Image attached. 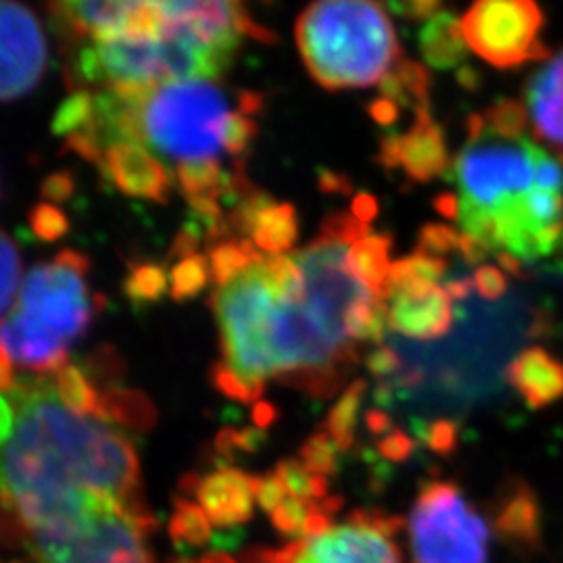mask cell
<instances>
[{
  "instance_id": "d6986e66",
  "label": "cell",
  "mask_w": 563,
  "mask_h": 563,
  "mask_svg": "<svg viewBox=\"0 0 563 563\" xmlns=\"http://www.w3.org/2000/svg\"><path fill=\"white\" fill-rule=\"evenodd\" d=\"M507 380L532 409L563 399V363L539 346L526 349L511 362Z\"/></svg>"
},
{
  "instance_id": "5b68a950",
  "label": "cell",
  "mask_w": 563,
  "mask_h": 563,
  "mask_svg": "<svg viewBox=\"0 0 563 563\" xmlns=\"http://www.w3.org/2000/svg\"><path fill=\"white\" fill-rule=\"evenodd\" d=\"M297 46L311 78L325 90L380 84L401 59L395 27L376 2H316L297 20Z\"/></svg>"
},
{
  "instance_id": "cb8c5ba5",
  "label": "cell",
  "mask_w": 563,
  "mask_h": 563,
  "mask_svg": "<svg viewBox=\"0 0 563 563\" xmlns=\"http://www.w3.org/2000/svg\"><path fill=\"white\" fill-rule=\"evenodd\" d=\"M493 528L516 543L530 544L539 539V505L528 486H509L499 501L497 518H493Z\"/></svg>"
},
{
  "instance_id": "1f68e13d",
  "label": "cell",
  "mask_w": 563,
  "mask_h": 563,
  "mask_svg": "<svg viewBox=\"0 0 563 563\" xmlns=\"http://www.w3.org/2000/svg\"><path fill=\"white\" fill-rule=\"evenodd\" d=\"M167 290V274L157 263H139L130 267L123 292L132 302H157Z\"/></svg>"
},
{
  "instance_id": "f1b7e54d",
  "label": "cell",
  "mask_w": 563,
  "mask_h": 563,
  "mask_svg": "<svg viewBox=\"0 0 563 563\" xmlns=\"http://www.w3.org/2000/svg\"><path fill=\"white\" fill-rule=\"evenodd\" d=\"M262 272L269 288L280 301L302 302L307 284H305L301 265L295 262V257H288V255L265 257Z\"/></svg>"
},
{
  "instance_id": "f6af8a7d",
  "label": "cell",
  "mask_w": 563,
  "mask_h": 563,
  "mask_svg": "<svg viewBox=\"0 0 563 563\" xmlns=\"http://www.w3.org/2000/svg\"><path fill=\"white\" fill-rule=\"evenodd\" d=\"M416 449V443L409 434H405L402 430H393L390 434H386L383 441L378 443V451L380 455L390 460V462H405L411 457Z\"/></svg>"
},
{
  "instance_id": "9a60e30c",
  "label": "cell",
  "mask_w": 563,
  "mask_h": 563,
  "mask_svg": "<svg viewBox=\"0 0 563 563\" xmlns=\"http://www.w3.org/2000/svg\"><path fill=\"white\" fill-rule=\"evenodd\" d=\"M378 162L386 169L402 167L409 180L426 184L443 174L449 165L443 130L432 120L430 109L416 111V123L407 134H388L380 142Z\"/></svg>"
},
{
  "instance_id": "3957f363",
  "label": "cell",
  "mask_w": 563,
  "mask_h": 563,
  "mask_svg": "<svg viewBox=\"0 0 563 563\" xmlns=\"http://www.w3.org/2000/svg\"><path fill=\"white\" fill-rule=\"evenodd\" d=\"M90 260L63 249L23 278L9 316L0 320V395H11L20 372L48 378L60 372L74 342L88 332L101 295L88 284Z\"/></svg>"
},
{
  "instance_id": "d6a6232c",
  "label": "cell",
  "mask_w": 563,
  "mask_h": 563,
  "mask_svg": "<svg viewBox=\"0 0 563 563\" xmlns=\"http://www.w3.org/2000/svg\"><path fill=\"white\" fill-rule=\"evenodd\" d=\"M483 118L490 132L505 136V139L523 136V134H528V128H530L526 107L522 102L511 101V99L495 102L493 107H488L484 111Z\"/></svg>"
},
{
  "instance_id": "ac0fdd59",
  "label": "cell",
  "mask_w": 563,
  "mask_h": 563,
  "mask_svg": "<svg viewBox=\"0 0 563 563\" xmlns=\"http://www.w3.org/2000/svg\"><path fill=\"white\" fill-rule=\"evenodd\" d=\"M523 97L534 136L547 142L563 165V51L530 76Z\"/></svg>"
},
{
  "instance_id": "ee69618b",
  "label": "cell",
  "mask_w": 563,
  "mask_h": 563,
  "mask_svg": "<svg viewBox=\"0 0 563 563\" xmlns=\"http://www.w3.org/2000/svg\"><path fill=\"white\" fill-rule=\"evenodd\" d=\"M365 365H367L369 374L376 378H388L393 374L399 376L402 372L401 357L388 346H380V349L372 351L365 360Z\"/></svg>"
},
{
  "instance_id": "f35d334b",
  "label": "cell",
  "mask_w": 563,
  "mask_h": 563,
  "mask_svg": "<svg viewBox=\"0 0 563 563\" xmlns=\"http://www.w3.org/2000/svg\"><path fill=\"white\" fill-rule=\"evenodd\" d=\"M257 136V123L255 120H251L249 115L244 113H230V118L225 121V128H223V148L230 153V155H242L249 151L251 142L255 141Z\"/></svg>"
},
{
  "instance_id": "9c48e42d",
  "label": "cell",
  "mask_w": 563,
  "mask_h": 563,
  "mask_svg": "<svg viewBox=\"0 0 563 563\" xmlns=\"http://www.w3.org/2000/svg\"><path fill=\"white\" fill-rule=\"evenodd\" d=\"M280 299L253 265L241 278L211 297V309L220 323L223 363L249 380L278 378L274 353V325Z\"/></svg>"
},
{
  "instance_id": "b9f144b4",
  "label": "cell",
  "mask_w": 563,
  "mask_h": 563,
  "mask_svg": "<svg viewBox=\"0 0 563 563\" xmlns=\"http://www.w3.org/2000/svg\"><path fill=\"white\" fill-rule=\"evenodd\" d=\"M474 286L483 299L495 301V299L504 297L505 290H507V280L499 267L481 265L474 274Z\"/></svg>"
},
{
  "instance_id": "680465c9",
  "label": "cell",
  "mask_w": 563,
  "mask_h": 563,
  "mask_svg": "<svg viewBox=\"0 0 563 563\" xmlns=\"http://www.w3.org/2000/svg\"><path fill=\"white\" fill-rule=\"evenodd\" d=\"M263 107V97L262 95H257V92H249V90H244L241 92V113L244 115H255V113H260V109Z\"/></svg>"
},
{
  "instance_id": "7a4b0ae2",
  "label": "cell",
  "mask_w": 563,
  "mask_h": 563,
  "mask_svg": "<svg viewBox=\"0 0 563 563\" xmlns=\"http://www.w3.org/2000/svg\"><path fill=\"white\" fill-rule=\"evenodd\" d=\"M463 232L526 265L563 249V165L528 134L505 139L483 115L467 121L453 163Z\"/></svg>"
},
{
  "instance_id": "816d5d0a",
  "label": "cell",
  "mask_w": 563,
  "mask_h": 563,
  "mask_svg": "<svg viewBox=\"0 0 563 563\" xmlns=\"http://www.w3.org/2000/svg\"><path fill=\"white\" fill-rule=\"evenodd\" d=\"M15 428V407L0 395V446L9 441Z\"/></svg>"
},
{
  "instance_id": "52a82bcc",
  "label": "cell",
  "mask_w": 563,
  "mask_h": 563,
  "mask_svg": "<svg viewBox=\"0 0 563 563\" xmlns=\"http://www.w3.org/2000/svg\"><path fill=\"white\" fill-rule=\"evenodd\" d=\"M228 118V99L213 81L163 84L139 104L141 142L178 163L211 162L223 146Z\"/></svg>"
},
{
  "instance_id": "d590c367",
  "label": "cell",
  "mask_w": 563,
  "mask_h": 563,
  "mask_svg": "<svg viewBox=\"0 0 563 563\" xmlns=\"http://www.w3.org/2000/svg\"><path fill=\"white\" fill-rule=\"evenodd\" d=\"M299 460L313 474H320V476L328 478L339 467V449L325 432H318L311 439H307V443L302 444L301 451H299Z\"/></svg>"
},
{
  "instance_id": "ab89813d",
  "label": "cell",
  "mask_w": 563,
  "mask_h": 563,
  "mask_svg": "<svg viewBox=\"0 0 563 563\" xmlns=\"http://www.w3.org/2000/svg\"><path fill=\"white\" fill-rule=\"evenodd\" d=\"M460 246V232L444 223H426L420 230L418 251L432 257H443Z\"/></svg>"
},
{
  "instance_id": "e575fe53",
  "label": "cell",
  "mask_w": 563,
  "mask_h": 563,
  "mask_svg": "<svg viewBox=\"0 0 563 563\" xmlns=\"http://www.w3.org/2000/svg\"><path fill=\"white\" fill-rule=\"evenodd\" d=\"M211 384L222 393L223 397L241 402H260L265 390V383L249 380L223 362L216 363L211 367Z\"/></svg>"
},
{
  "instance_id": "ba28073f",
  "label": "cell",
  "mask_w": 563,
  "mask_h": 563,
  "mask_svg": "<svg viewBox=\"0 0 563 563\" xmlns=\"http://www.w3.org/2000/svg\"><path fill=\"white\" fill-rule=\"evenodd\" d=\"M493 528L455 483L423 484L409 511L411 563H488Z\"/></svg>"
},
{
  "instance_id": "60d3db41",
  "label": "cell",
  "mask_w": 563,
  "mask_h": 563,
  "mask_svg": "<svg viewBox=\"0 0 563 563\" xmlns=\"http://www.w3.org/2000/svg\"><path fill=\"white\" fill-rule=\"evenodd\" d=\"M457 437H460V423L453 420H437L423 426V443L439 455L453 453L457 449Z\"/></svg>"
},
{
  "instance_id": "6da1fadb",
  "label": "cell",
  "mask_w": 563,
  "mask_h": 563,
  "mask_svg": "<svg viewBox=\"0 0 563 563\" xmlns=\"http://www.w3.org/2000/svg\"><path fill=\"white\" fill-rule=\"evenodd\" d=\"M15 428L0 446V532L51 520L88 495L144 505L141 460L120 428L76 413L48 378L11 393Z\"/></svg>"
},
{
  "instance_id": "94428289",
  "label": "cell",
  "mask_w": 563,
  "mask_h": 563,
  "mask_svg": "<svg viewBox=\"0 0 563 563\" xmlns=\"http://www.w3.org/2000/svg\"><path fill=\"white\" fill-rule=\"evenodd\" d=\"M457 78H460V84L467 86V88H474V84H476V74L470 67H460Z\"/></svg>"
},
{
  "instance_id": "2e32d148",
  "label": "cell",
  "mask_w": 563,
  "mask_h": 563,
  "mask_svg": "<svg viewBox=\"0 0 563 563\" xmlns=\"http://www.w3.org/2000/svg\"><path fill=\"white\" fill-rule=\"evenodd\" d=\"M99 165L102 176L125 197L153 202L169 199L172 176L142 144L115 142L104 151Z\"/></svg>"
},
{
  "instance_id": "bcb514c9",
  "label": "cell",
  "mask_w": 563,
  "mask_h": 563,
  "mask_svg": "<svg viewBox=\"0 0 563 563\" xmlns=\"http://www.w3.org/2000/svg\"><path fill=\"white\" fill-rule=\"evenodd\" d=\"M199 244H201V225L192 220V222L188 223V225H184L180 232L176 234L169 255H172V257H178L181 262V260H186V257L197 255Z\"/></svg>"
},
{
  "instance_id": "91938a15",
  "label": "cell",
  "mask_w": 563,
  "mask_h": 563,
  "mask_svg": "<svg viewBox=\"0 0 563 563\" xmlns=\"http://www.w3.org/2000/svg\"><path fill=\"white\" fill-rule=\"evenodd\" d=\"M423 380V372L420 367H407L402 369L401 374L397 376L395 386H402V388H413V386H420Z\"/></svg>"
},
{
  "instance_id": "603a6c76",
  "label": "cell",
  "mask_w": 563,
  "mask_h": 563,
  "mask_svg": "<svg viewBox=\"0 0 563 563\" xmlns=\"http://www.w3.org/2000/svg\"><path fill=\"white\" fill-rule=\"evenodd\" d=\"M299 239V218L290 202H269L251 228V241L269 257L284 255Z\"/></svg>"
},
{
  "instance_id": "836d02e7",
  "label": "cell",
  "mask_w": 563,
  "mask_h": 563,
  "mask_svg": "<svg viewBox=\"0 0 563 563\" xmlns=\"http://www.w3.org/2000/svg\"><path fill=\"white\" fill-rule=\"evenodd\" d=\"M21 280V255L13 239L0 230V313L18 299Z\"/></svg>"
},
{
  "instance_id": "4fadbf2b",
  "label": "cell",
  "mask_w": 563,
  "mask_h": 563,
  "mask_svg": "<svg viewBox=\"0 0 563 563\" xmlns=\"http://www.w3.org/2000/svg\"><path fill=\"white\" fill-rule=\"evenodd\" d=\"M46 38L36 13L18 2H0V102L32 92L46 69Z\"/></svg>"
},
{
  "instance_id": "d4e9b609",
  "label": "cell",
  "mask_w": 563,
  "mask_h": 563,
  "mask_svg": "<svg viewBox=\"0 0 563 563\" xmlns=\"http://www.w3.org/2000/svg\"><path fill=\"white\" fill-rule=\"evenodd\" d=\"M209 269L211 280L218 288H225L228 284L241 278L253 265L265 262L260 249L249 239L242 241H225L209 249Z\"/></svg>"
},
{
  "instance_id": "4dcf8cb0",
  "label": "cell",
  "mask_w": 563,
  "mask_h": 563,
  "mask_svg": "<svg viewBox=\"0 0 563 563\" xmlns=\"http://www.w3.org/2000/svg\"><path fill=\"white\" fill-rule=\"evenodd\" d=\"M395 80L399 81L402 92V107L418 109H430V86L432 78L428 67L422 63L411 59H399L397 65L390 69Z\"/></svg>"
},
{
  "instance_id": "7dc6e473",
  "label": "cell",
  "mask_w": 563,
  "mask_h": 563,
  "mask_svg": "<svg viewBox=\"0 0 563 563\" xmlns=\"http://www.w3.org/2000/svg\"><path fill=\"white\" fill-rule=\"evenodd\" d=\"M460 255L463 257V262L467 263V265H478V263H483L488 255H493V251L484 244V242L476 241L474 236H470V234H465V232H460Z\"/></svg>"
},
{
  "instance_id": "277c9868",
  "label": "cell",
  "mask_w": 563,
  "mask_h": 563,
  "mask_svg": "<svg viewBox=\"0 0 563 563\" xmlns=\"http://www.w3.org/2000/svg\"><path fill=\"white\" fill-rule=\"evenodd\" d=\"M153 532L148 505L95 493L46 522L2 532L0 543L20 563H157Z\"/></svg>"
},
{
  "instance_id": "83f0119b",
  "label": "cell",
  "mask_w": 563,
  "mask_h": 563,
  "mask_svg": "<svg viewBox=\"0 0 563 563\" xmlns=\"http://www.w3.org/2000/svg\"><path fill=\"white\" fill-rule=\"evenodd\" d=\"M367 384L365 380H355L346 386V390L342 393L341 399L330 409L325 423H323V432L332 439V443L336 444L339 451H349L355 443V426L360 418V407H362L363 393H365Z\"/></svg>"
},
{
  "instance_id": "11a10c76",
  "label": "cell",
  "mask_w": 563,
  "mask_h": 563,
  "mask_svg": "<svg viewBox=\"0 0 563 563\" xmlns=\"http://www.w3.org/2000/svg\"><path fill=\"white\" fill-rule=\"evenodd\" d=\"M71 188H74V180L65 174H59V176H53L51 180L44 184V195L51 197L53 201H57V199L67 197L71 192Z\"/></svg>"
},
{
  "instance_id": "5bb4252c",
  "label": "cell",
  "mask_w": 563,
  "mask_h": 563,
  "mask_svg": "<svg viewBox=\"0 0 563 563\" xmlns=\"http://www.w3.org/2000/svg\"><path fill=\"white\" fill-rule=\"evenodd\" d=\"M186 499L199 509L209 530L213 526H234L249 520L257 507L260 478L236 467H220L207 476H186L181 481Z\"/></svg>"
},
{
  "instance_id": "c3c4849f",
  "label": "cell",
  "mask_w": 563,
  "mask_h": 563,
  "mask_svg": "<svg viewBox=\"0 0 563 563\" xmlns=\"http://www.w3.org/2000/svg\"><path fill=\"white\" fill-rule=\"evenodd\" d=\"M367 113L378 125H393L399 118V104L380 97L378 101H374L367 107Z\"/></svg>"
},
{
  "instance_id": "7402d4cb",
  "label": "cell",
  "mask_w": 563,
  "mask_h": 563,
  "mask_svg": "<svg viewBox=\"0 0 563 563\" xmlns=\"http://www.w3.org/2000/svg\"><path fill=\"white\" fill-rule=\"evenodd\" d=\"M420 51L428 67L455 69L467 57L462 23L453 13H439L428 21L420 34Z\"/></svg>"
},
{
  "instance_id": "f5cc1de1",
  "label": "cell",
  "mask_w": 563,
  "mask_h": 563,
  "mask_svg": "<svg viewBox=\"0 0 563 563\" xmlns=\"http://www.w3.org/2000/svg\"><path fill=\"white\" fill-rule=\"evenodd\" d=\"M434 209L446 218V220H460L462 216V201L457 195H451V192H443L434 199Z\"/></svg>"
},
{
  "instance_id": "f907efd6",
  "label": "cell",
  "mask_w": 563,
  "mask_h": 563,
  "mask_svg": "<svg viewBox=\"0 0 563 563\" xmlns=\"http://www.w3.org/2000/svg\"><path fill=\"white\" fill-rule=\"evenodd\" d=\"M353 216L360 220V222L367 223L374 222L376 216H378V201L376 197L362 192L360 197H355L353 201Z\"/></svg>"
},
{
  "instance_id": "9f6ffc18",
  "label": "cell",
  "mask_w": 563,
  "mask_h": 563,
  "mask_svg": "<svg viewBox=\"0 0 563 563\" xmlns=\"http://www.w3.org/2000/svg\"><path fill=\"white\" fill-rule=\"evenodd\" d=\"M474 278H460V280H451L446 284L444 292L451 301H467L474 292Z\"/></svg>"
},
{
  "instance_id": "30bf717a",
  "label": "cell",
  "mask_w": 563,
  "mask_h": 563,
  "mask_svg": "<svg viewBox=\"0 0 563 563\" xmlns=\"http://www.w3.org/2000/svg\"><path fill=\"white\" fill-rule=\"evenodd\" d=\"M401 522L383 511H353L280 549H263L232 560L216 555L209 563H402L397 543Z\"/></svg>"
},
{
  "instance_id": "6125c7cd",
  "label": "cell",
  "mask_w": 563,
  "mask_h": 563,
  "mask_svg": "<svg viewBox=\"0 0 563 563\" xmlns=\"http://www.w3.org/2000/svg\"><path fill=\"white\" fill-rule=\"evenodd\" d=\"M0 563H7V562H4V560H2V558H0Z\"/></svg>"
},
{
  "instance_id": "484cf974",
  "label": "cell",
  "mask_w": 563,
  "mask_h": 563,
  "mask_svg": "<svg viewBox=\"0 0 563 563\" xmlns=\"http://www.w3.org/2000/svg\"><path fill=\"white\" fill-rule=\"evenodd\" d=\"M174 178L186 201H218L223 199L228 174L218 159L178 163Z\"/></svg>"
},
{
  "instance_id": "db71d44e",
  "label": "cell",
  "mask_w": 563,
  "mask_h": 563,
  "mask_svg": "<svg viewBox=\"0 0 563 563\" xmlns=\"http://www.w3.org/2000/svg\"><path fill=\"white\" fill-rule=\"evenodd\" d=\"M365 426L372 434L376 437H383V434H390L395 428H393V420L388 413H384L380 409H372L365 413Z\"/></svg>"
},
{
  "instance_id": "4316f807",
  "label": "cell",
  "mask_w": 563,
  "mask_h": 563,
  "mask_svg": "<svg viewBox=\"0 0 563 563\" xmlns=\"http://www.w3.org/2000/svg\"><path fill=\"white\" fill-rule=\"evenodd\" d=\"M388 328V305L372 295L351 302L344 311V334L351 342H383Z\"/></svg>"
},
{
  "instance_id": "7bdbcfd3",
  "label": "cell",
  "mask_w": 563,
  "mask_h": 563,
  "mask_svg": "<svg viewBox=\"0 0 563 563\" xmlns=\"http://www.w3.org/2000/svg\"><path fill=\"white\" fill-rule=\"evenodd\" d=\"M388 9L402 20L428 21L443 13V4L439 0H411V2H390Z\"/></svg>"
},
{
  "instance_id": "f546056e",
  "label": "cell",
  "mask_w": 563,
  "mask_h": 563,
  "mask_svg": "<svg viewBox=\"0 0 563 563\" xmlns=\"http://www.w3.org/2000/svg\"><path fill=\"white\" fill-rule=\"evenodd\" d=\"M211 280L209 260L205 255H192L172 267L169 274V295L174 301L184 302L195 299Z\"/></svg>"
},
{
  "instance_id": "681fc988",
  "label": "cell",
  "mask_w": 563,
  "mask_h": 563,
  "mask_svg": "<svg viewBox=\"0 0 563 563\" xmlns=\"http://www.w3.org/2000/svg\"><path fill=\"white\" fill-rule=\"evenodd\" d=\"M318 184H320V190H323V192L351 195V190H353L351 180L344 174L332 172V169H320V180H318Z\"/></svg>"
},
{
  "instance_id": "ffe728a7",
  "label": "cell",
  "mask_w": 563,
  "mask_h": 563,
  "mask_svg": "<svg viewBox=\"0 0 563 563\" xmlns=\"http://www.w3.org/2000/svg\"><path fill=\"white\" fill-rule=\"evenodd\" d=\"M393 246V239L388 234H369L351 246L344 257V267L349 276L380 301H390L393 292L388 286V251Z\"/></svg>"
},
{
  "instance_id": "8d00e7d4",
  "label": "cell",
  "mask_w": 563,
  "mask_h": 563,
  "mask_svg": "<svg viewBox=\"0 0 563 563\" xmlns=\"http://www.w3.org/2000/svg\"><path fill=\"white\" fill-rule=\"evenodd\" d=\"M369 234H372L369 225L360 222L353 213H332L323 220L318 239L339 242V244H355Z\"/></svg>"
},
{
  "instance_id": "74e56055",
  "label": "cell",
  "mask_w": 563,
  "mask_h": 563,
  "mask_svg": "<svg viewBox=\"0 0 563 563\" xmlns=\"http://www.w3.org/2000/svg\"><path fill=\"white\" fill-rule=\"evenodd\" d=\"M30 223L42 241H57L67 230L69 222L57 205L41 202L30 211Z\"/></svg>"
},
{
  "instance_id": "6f0895ef",
  "label": "cell",
  "mask_w": 563,
  "mask_h": 563,
  "mask_svg": "<svg viewBox=\"0 0 563 563\" xmlns=\"http://www.w3.org/2000/svg\"><path fill=\"white\" fill-rule=\"evenodd\" d=\"M276 418V407L267 401H260L253 405V420L257 426H269Z\"/></svg>"
},
{
  "instance_id": "8992f818",
  "label": "cell",
  "mask_w": 563,
  "mask_h": 563,
  "mask_svg": "<svg viewBox=\"0 0 563 563\" xmlns=\"http://www.w3.org/2000/svg\"><path fill=\"white\" fill-rule=\"evenodd\" d=\"M234 55L213 51L178 25L163 23L155 38H118L81 44L67 63V78L104 90L128 84L163 86L172 81L218 80Z\"/></svg>"
},
{
  "instance_id": "7c38bea8",
  "label": "cell",
  "mask_w": 563,
  "mask_h": 563,
  "mask_svg": "<svg viewBox=\"0 0 563 563\" xmlns=\"http://www.w3.org/2000/svg\"><path fill=\"white\" fill-rule=\"evenodd\" d=\"M46 9L65 53L86 41H139L163 32L157 2H55Z\"/></svg>"
},
{
  "instance_id": "44dd1931",
  "label": "cell",
  "mask_w": 563,
  "mask_h": 563,
  "mask_svg": "<svg viewBox=\"0 0 563 563\" xmlns=\"http://www.w3.org/2000/svg\"><path fill=\"white\" fill-rule=\"evenodd\" d=\"M101 388V386H99ZM97 418L115 428L128 430H148L157 422V409L146 395L120 384H104L99 395Z\"/></svg>"
},
{
  "instance_id": "e0dca14e",
  "label": "cell",
  "mask_w": 563,
  "mask_h": 563,
  "mask_svg": "<svg viewBox=\"0 0 563 563\" xmlns=\"http://www.w3.org/2000/svg\"><path fill=\"white\" fill-rule=\"evenodd\" d=\"M390 301L388 322L402 336L420 341L441 339L453 323L451 299L444 288L432 282H409Z\"/></svg>"
},
{
  "instance_id": "8fae6325",
  "label": "cell",
  "mask_w": 563,
  "mask_h": 563,
  "mask_svg": "<svg viewBox=\"0 0 563 563\" xmlns=\"http://www.w3.org/2000/svg\"><path fill=\"white\" fill-rule=\"evenodd\" d=\"M460 23L465 44L499 69L551 57L541 41L543 11L530 0H483Z\"/></svg>"
}]
</instances>
